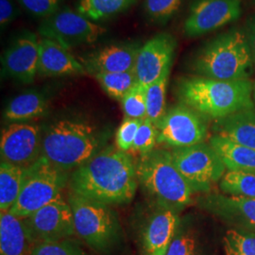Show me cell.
<instances>
[{"mask_svg":"<svg viewBox=\"0 0 255 255\" xmlns=\"http://www.w3.org/2000/svg\"><path fill=\"white\" fill-rule=\"evenodd\" d=\"M138 182L136 164L130 155L111 146L75 169L68 183L76 195L113 205L132 201Z\"/></svg>","mask_w":255,"mask_h":255,"instance_id":"6da1fadb","label":"cell"},{"mask_svg":"<svg viewBox=\"0 0 255 255\" xmlns=\"http://www.w3.org/2000/svg\"><path fill=\"white\" fill-rule=\"evenodd\" d=\"M177 93L182 104L209 119L219 120L240 111L255 109L254 85L249 80L183 78L178 82Z\"/></svg>","mask_w":255,"mask_h":255,"instance_id":"7a4b0ae2","label":"cell"},{"mask_svg":"<svg viewBox=\"0 0 255 255\" xmlns=\"http://www.w3.org/2000/svg\"><path fill=\"white\" fill-rule=\"evenodd\" d=\"M192 68L214 80H248L255 67L245 29L234 28L209 41L195 55Z\"/></svg>","mask_w":255,"mask_h":255,"instance_id":"3957f363","label":"cell"},{"mask_svg":"<svg viewBox=\"0 0 255 255\" xmlns=\"http://www.w3.org/2000/svg\"><path fill=\"white\" fill-rule=\"evenodd\" d=\"M102 144V137L91 124L62 119L47 128L43 136L42 155L55 167L67 172L100 152Z\"/></svg>","mask_w":255,"mask_h":255,"instance_id":"277c9868","label":"cell"},{"mask_svg":"<svg viewBox=\"0 0 255 255\" xmlns=\"http://www.w3.org/2000/svg\"><path fill=\"white\" fill-rule=\"evenodd\" d=\"M136 173L139 183L165 207L182 209L191 202L194 191L176 167L169 151L153 149L141 155Z\"/></svg>","mask_w":255,"mask_h":255,"instance_id":"5b68a950","label":"cell"},{"mask_svg":"<svg viewBox=\"0 0 255 255\" xmlns=\"http://www.w3.org/2000/svg\"><path fill=\"white\" fill-rule=\"evenodd\" d=\"M72 209L75 232L96 252L107 253L121 238L119 217L108 204L68 194Z\"/></svg>","mask_w":255,"mask_h":255,"instance_id":"8992f818","label":"cell"},{"mask_svg":"<svg viewBox=\"0 0 255 255\" xmlns=\"http://www.w3.org/2000/svg\"><path fill=\"white\" fill-rule=\"evenodd\" d=\"M68 182L67 172L55 167L42 155L25 168L18 199L9 212L19 219H27L61 196Z\"/></svg>","mask_w":255,"mask_h":255,"instance_id":"52a82bcc","label":"cell"},{"mask_svg":"<svg viewBox=\"0 0 255 255\" xmlns=\"http://www.w3.org/2000/svg\"><path fill=\"white\" fill-rule=\"evenodd\" d=\"M174 164L193 191H208L223 177L225 164L216 150L204 143L169 151Z\"/></svg>","mask_w":255,"mask_h":255,"instance_id":"ba28073f","label":"cell"},{"mask_svg":"<svg viewBox=\"0 0 255 255\" xmlns=\"http://www.w3.org/2000/svg\"><path fill=\"white\" fill-rule=\"evenodd\" d=\"M42 38H47L67 49L83 44H92L103 36L107 29L94 23L79 11L60 9L44 19L38 27Z\"/></svg>","mask_w":255,"mask_h":255,"instance_id":"9c48e42d","label":"cell"},{"mask_svg":"<svg viewBox=\"0 0 255 255\" xmlns=\"http://www.w3.org/2000/svg\"><path fill=\"white\" fill-rule=\"evenodd\" d=\"M156 128L157 143L174 148L201 144L207 134L202 116L183 104L166 110Z\"/></svg>","mask_w":255,"mask_h":255,"instance_id":"30bf717a","label":"cell"},{"mask_svg":"<svg viewBox=\"0 0 255 255\" xmlns=\"http://www.w3.org/2000/svg\"><path fill=\"white\" fill-rule=\"evenodd\" d=\"M31 244L61 241L76 234L72 209L63 195L24 219Z\"/></svg>","mask_w":255,"mask_h":255,"instance_id":"8fae6325","label":"cell"},{"mask_svg":"<svg viewBox=\"0 0 255 255\" xmlns=\"http://www.w3.org/2000/svg\"><path fill=\"white\" fill-rule=\"evenodd\" d=\"M42 142L38 125L15 122L4 128L0 138L1 161L27 168L42 156Z\"/></svg>","mask_w":255,"mask_h":255,"instance_id":"7c38bea8","label":"cell"},{"mask_svg":"<svg viewBox=\"0 0 255 255\" xmlns=\"http://www.w3.org/2000/svg\"><path fill=\"white\" fill-rule=\"evenodd\" d=\"M242 0H196L183 25L184 33L198 37L237 20L242 13Z\"/></svg>","mask_w":255,"mask_h":255,"instance_id":"4fadbf2b","label":"cell"},{"mask_svg":"<svg viewBox=\"0 0 255 255\" xmlns=\"http://www.w3.org/2000/svg\"><path fill=\"white\" fill-rule=\"evenodd\" d=\"M177 41L169 33H160L141 46L134 66L138 83L148 86L169 70Z\"/></svg>","mask_w":255,"mask_h":255,"instance_id":"5bb4252c","label":"cell"},{"mask_svg":"<svg viewBox=\"0 0 255 255\" xmlns=\"http://www.w3.org/2000/svg\"><path fill=\"white\" fill-rule=\"evenodd\" d=\"M39 39L36 34L25 31L16 37L2 58L3 71L9 78L28 84L38 74Z\"/></svg>","mask_w":255,"mask_h":255,"instance_id":"9a60e30c","label":"cell"},{"mask_svg":"<svg viewBox=\"0 0 255 255\" xmlns=\"http://www.w3.org/2000/svg\"><path fill=\"white\" fill-rule=\"evenodd\" d=\"M141 46L122 43L103 46L81 59L86 73L127 72L134 69L137 54Z\"/></svg>","mask_w":255,"mask_h":255,"instance_id":"2e32d148","label":"cell"},{"mask_svg":"<svg viewBox=\"0 0 255 255\" xmlns=\"http://www.w3.org/2000/svg\"><path fill=\"white\" fill-rule=\"evenodd\" d=\"M179 219L175 210L164 206L147 219L142 234L146 255H165L177 233Z\"/></svg>","mask_w":255,"mask_h":255,"instance_id":"e0dca14e","label":"cell"},{"mask_svg":"<svg viewBox=\"0 0 255 255\" xmlns=\"http://www.w3.org/2000/svg\"><path fill=\"white\" fill-rule=\"evenodd\" d=\"M86 73L81 61H78L69 49L54 41L39 40L38 74L43 77H62Z\"/></svg>","mask_w":255,"mask_h":255,"instance_id":"ac0fdd59","label":"cell"},{"mask_svg":"<svg viewBox=\"0 0 255 255\" xmlns=\"http://www.w3.org/2000/svg\"><path fill=\"white\" fill-rule=\"evenodd\" d=\"M205 205L222 219L255 232V199L213 195L207 198Z\"/></svg>","mask_w":255,"mask_h":255,"instance_id":"d6986e66","label":"cell"},{"mask_svg":"<svg viewBox=\"0 0 255 255\" xmlns=\"http://www.w3.org/2000/svg\"><path fill=\"white\" fill-rule=\"evenodd\" d=\"M216 131V135L237 145L255 149V110L240 111L219 119Z\"/></svg>","mask_w":255,"mask_h":255,"instance_id":"ffe728a7","label":"cell"},{"mask_svg":"<svg viewBox=\"0 0 255 255\" xmlns=\"http://www.w3.org/2000/svg\"><path fill=\"white\" fill-rule=\"evenodd\" d=\"M30 244L24 219L10 212H1L0 255H27Z\"/></svg>","mask_w":255,"mask_h":255,"instance_id":"44dd1931","label":"cell"},{"mask_svg":"<svg viewBox=\"0 0 255 255\" xmlns=\"http://www.w3.org/2000/svg\"><path fill=\"white\" fill-rule=\"evenodd\" d=\"M210 145L216 150L229 170L255 174V149L237 145L225 138L215 135Z\"/></svg>","mask_w":255,"mask_h":255,"instance_id":"7402d4cb","label":"cell"},{"mask_svg":"<svg viewBox=\"0 0 255 255\" xmlns=\"http://www.w3.org/2000/svg\"><path fill=\"white\" fill-rule=\"evenodd\" d=\"M46 99L40 93L27 92L9 101L5 110V119L11 122H24L37 119L46 114Z\"/></svg>","mask_w":255,"mask_h":255,"instance_id":"603a6c76","label":"cell"},{"mask_svg":"<svg viewBox=\"0 0 255 255\" xmlns=\"http://www.w3.org/2000/svg\"><path fill=\"white\" fill-rule=\"evenodd\" d=\"M25 168L1 161L0 164V211L9 212L18 199Z\"/></svg>","mask_w":255,"mask_h":255,"instance_id":"cb8c5ba5","label":"cell"},{"mask_svg":"<svg viewBox=\"0 0 255 255\" xmlns=\"http://www.w3.org/2000/svg\"><path fill=\"white\" fill-rule=\"evenodd\" d=\"M137 0H79L77 11L91 21H101L125 11Z\"/></svg>","mask_w":255,"mask_h":255,"instance_id":"d4e9b609","label":"cell"},{"mask_svg":"<svg viewBox=\"0 0 255 255\" xmlns=\"http://www.w3.org/2000/svg\"><path fill=\"white\" fill-rule=\"evenodd\" d=\"M104 92L116 101H121L137 83L134 70L118 73H101L94 76Z\"/></svg>","mask_w":255,"mask_h":255,"instance_id":"484cf974","label":"cell"},{"mask_svg":"<svg viewBox=\"0 0 255 255\" xmlns=\"http://www.w3.org/2000/svg\"><path fill=\"white\" fill-rule=\"evenodd\" d=\"M170 69L152 84L146 86V119L155 126L164 117L166 112V88Z\"/></svg>","mask_w":255,"mask_h":255,"instance_id":"4316f807","label":"cell"},{"mask_svg":"<svg viewBox=\"0 0 255 255\" xmlns=\"http://www.w3.org/2000/svg\"><path fill=\"white\" fill-rule=\"evenodd\" d=\"M220 189L231 196L255 199V174L229 170L221 179Z\"/></svg>","mask_w":255,"mask_h":255,"instance_id":"83f0119b","label":"cell"},{"mask_svg":"<svg viewBox=\"0 0 255 255\" xmlns=\"http://www.w3.org/2000/svg\"><path fill=\"white\" fill-rule=\"evenodd\" d=\"M225 255H255V235L229 230L223 237Z\"/></svg>","mask_w":255,"mask_h":255,"instance_id":"f1b7e54d","label":"cell"},{"mask_svg":"<svg viewBox=\"0 0 255 255\" xmlns=\"http://www.w3.org/2000/svg\"><path fill=\"white\" fill-rule=\"evenodd\" d=\"M146 86L137 83L120 101L126 118L146 119Z\"/></svg>","mask_w":255,"mask_h":255,"instance_id":"f546056e","label":"cell"},{"mask_svg":"<svg viewBox=\"0 0 255 255\" xmlns=\"http://www.w3.org/2000/svg\"><path fill=\"white\" fill-rule=\"evenodd\" d=\"M182 0H145L144 9L148 18L164 24L179 10Z\"/></svg>","mask_w":255,"mask_h":255,"instance_id":"4dcf8cb0","label":"cell"},{"mask_svg":"<svg viewBox=\"0 0 255 255\" xmlns=\"http://www.w3.org/2000/svg\"><path fill=\"white\" fill-rule=\"evenodd\" d=\"M30 255H85L81 248L68 239L37 243Z\"/></svg>","mask_w":255,"mask_h":255,"instance_id":"1f68e13d","label":"cell"},{"mask_svg":"<svg viewBox=\"0 0 255 255\" xmlns=\"http://www.w3.org/2000/svg\"><path fill=\"white\" fill-rule=\"evenodd\" d=\"M156 142L157 128L149 119H145L138 128L131 150L137 151L141 155L146 154L154 149Z\"/></svg>","mask_w":255,"mask_h":255,"instance_id":"d6a6232c","label":"cell"},{"mask_svg":"<svg viewBox=\"0 0 255 255\" xmlns=\"http://www.w3.org/2000/svg\"><path fill=\"white\" fill-rule=\"evenodd\" d=\"M143 120L129 119L125 117L122 124L119 126L116 135V144L119 149L124 152H128L131 150L138 128L141 126Z\"/></svg>","mask_w":255,"mask_h":255,"instance_id":"836d02e7","label":"cell"},{"mask_svg":"<svg viewBox=\"0 0 255 255\" xmlns=\"http://www.w3.org/2000/svg\"><path fill=\"white\" fill-rule=\"evenodd\" d=\"M21 7L29 14L46 19L61 9L63 0H17Z\"/></svg>","mask_w":255,"mask_h":255,"instance_id":"e575fe53","label":"cell"},{"mask_svg":"<svg viewBox=\"0 0 255 255\" xmlns=\"http://www.w3.org/2000/svg\"><path fill=\"white\" fill-rule=\"evenodd\" d=\"M198 244L195 237L188 232L176 233L165 255H197Z\"/></svg>","mask_w":255,"mask_h":255,"instance_id":"d590c367","label":"cell"},{"mask_svg":"<svg viewBox=\"0 0 255 255\" xmlns=\"http://www.w3.org/2000/svg\"><path fill=\"white\" fill-rule=\"evenodd\" d=\"M16 16V9L12 0H0V25L3 28Z\"/></svg>","mask_w":255,"mask_h":255,"instance_id":"8d00e7d4","label":"cell"},{"mask_svg":"<svg viewBox=\"0 0 255 255\" xmlns=\"http://www.w3.org/2000/svg\"><path fill=\"white\" fill-rule=\"evenodd\" d=\"M245 31H246L247 38H248L251 52L253 56L254 67L255 69V15L248 20Z\"/></svg>","mask_w":255,"mask_h":255,"instance_id":"74e56055","label":"cell"},{"mask_svg":"<svg viewBox=\"0 0 255 255\" xmlns=\"http://www.w3.org/2000/svg\"><path fill=\"white\" fill-rule=\"evenodd\" d=\"M254 98H255V88L254 87Z\"/></svg>","mask_w":255,"mask_h":255,"instance_id":"f35d334b","label":"cell"},{"mask_svg":"<svg viewBox=\"0 0 255 255\" xmlns=\"http://www.w3.org/2000/svg\"></svg>","mask_w":255,"mask_h":255,"instance_id":"ab89813d","label":"cell"}]
</instances>
